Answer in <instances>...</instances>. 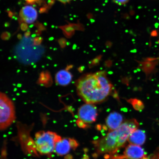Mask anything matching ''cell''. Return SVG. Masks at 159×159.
Returning <instances> with one entry per match:
<instances>
[{
  "instance_id": "obj_1",
  "label": "cell",
  "mask_w": 159,
  "mask_h": 159,
  "mask_svg": "<svg viewBox=\"0 0 159 159\" xmlns=\"http://www.w3.org/2000/svg\"><path fill=\"white\" fill-rule=\"evenodd\" d=\"M76 87L77 93L83 100L93 104L106 100L113 89L105 71L83 75L77 81Z\"/></svg>"
},
{
  "instance_id": "obj_2",
  "label": "cell",
  "mask_w": 159,
  "mask_h": 159,
  "mask_svg": "<svg viewBox=\"0 0 159 159\" xmlns=\"http://www.w3.org/2000/svg\"><path fill=\"white\" fill-rule=\"evenodd\" d=\"M139 123L132 119L123 122L116 130L109 132L106 136L93 142L97 154L112 156L126 143L129 135L138 128Z\"/></svg>"
},
{
  "instance_id": "obj_3",
  "label": "cell",
  "mask_w": 159,
  "mask_h": 159,
  "mask_svg": "<svg viewBox=\"0 0 159 159\" xmlns=\"http://www.w3.org/2000/svg\"><path fill=\"white\" fill-rule=\"evenodd\" d=\"M61 137L51 131H40L35 135V148L39 153L47 155L54 152L56 143Z\"/></svg>"
},
{
  "instance_id": "obj_4",
  "label": "cell",
  "mask_w": 159,
  "mask_h": 159,
  "mask_svg": "<svg viewBox=\"0 0 159 159\" xmlns=\"http://www.w3.org/2000/svg\"><path fill=\"white\" fill-rule=\"evenodd\" d=\"M15 109L12 101L4 93L0 95V129L4 131L15 122Z\"/></svg>"
},
{
  "instance_id": "obj_5",
  "label": "cell",
  "mask_w": 159,
  "mask_h": 159,
  "mask_svg": "<svg viewBox=\"0 0 159 159\" xmlns=\"http://www.w3.org/2000/svg\"><path fill=\"white\" fill-rule=\"evenodd\" d=\"M78 116L79 119L85 124H91L96 121L98 116L96 107L89 103L83 105L79 109Z\"/></svg>"
},
{
  "instance_id": "obj_6",
  "label": "cell",
  "mask_w": 159,
  "mask_h": 159,
  "mask_svg": "<svg viewBox=\"0 0 159 159\" xmlns=\"http://www.w3.org/2000/svg\"><path fill=\"white\" fill-rule=\"evenodd\" d=\"M145 156L144 150L140 146L130 144L125 148L124 155L118 157L116 159H142Z\"/></svg>"
},
{
  "instance_id": "obj_7",
  "label": "cell",
  "mask_w": 159,
  "mask_h": 159,
  "mask_svg": "<svg viewBox=\"0 0 159 159\" xmlns=\"http://www.w3.org/2000/svg\"><path fill=\"white\" fill-rule=\"evenodd\" d=\"M36 10L31 6H26L21 10L20 16L23 20L27 24L33 23L37 17Z\"/></svg>"
},
{
  "instance_id": "obj_8",
  "label": "cell",
  "mask_w": 159,
  "mask_h": 159,
  "mask_svg": "<svg viewBox=\"0 0 159 159\" xmlns=\"http://www.w3.org/2000/svg\"><path fill=\"white\" fill-rule=\"evenodd\" d=\"M123 123V117L118 112H114L110 113L107 116L106 124L109 132L116 130Z\"/></svg>"
},
{
  "instance_id": "obj_9",
  "label": "cell",
  "mask_w": 159,
  "mask_h": 159,
  "mask_svg": "<svg viewBox=\"0 0 159 159\" xmlns=\"http://www.w3.org/2000/svg\"><path fill=\"white\" fill-rule=\"evenodd\" d=\"M72 148L71 139L61 138L56 143L54 152L59 156L68 153Z\"/></svg>"
},
{
  "instance_id": "obj_10",
  "label": "cell",
  "mask_w": 159,
  "mask_h": 159,
  "mask_svg": "<svg viewBox=\"0 0 159 159\" xmlns=\"http://www.w3.org/2000/svg\"><path fill=\"white\" fill-rule=\"evenodd\" d=\"M146 138V134L144 131L137 129L131 133L128 141L131 144L141 146L144 143Z\"/></svg>"
},
{
  "instance_id": "obj_11",
  "label": "cell",
  "mask_w": 159,
  "mask_h": 159,
  "mask_svg": "<svg viewBox=\"0 0 159 159\" xmlns=\"http://www.w3.org/2000/svg\"><path fill=\"white\" fill-rule=\"evenodd\" d=\"M72 75L69 71L63 70L58 71L56 75V80L58 84L63 86L68 85L72 80Z\"/></svg>"
},
{
  "instance_id": "obj_12",
  "label": "cell",
  "mask_w": 159,
  "mask_h": 159,
  "mask_svg": "<svg viewBox=\"0 0 159 159\" xmlns=\"http://www.w3.org/2000/svg\"><path fill=\"white\" fill-rule=\"evenodd\" d=\"M129 102L132 104L134 108L137 110H141L144 108L143 104L142 101L138 100V99H129Z\"/></svg>"
},
{
  "instance_id": "obj_13",
  "label": "cell",
  "mask_w": 159,
  "mask_h": 159,
  "mask_svg": "<svg viewBox=\"0 0 159 159\" xmlns=\"http://www.w3.org/2000/svg\"><path fill=\"white\" fill-rule=\"evenodd\" d=\"M77 124L80 128H85L87 126V124L79 119L77 121Z\"/></svg>"
},
{
  "instance_id": "obj_14",
  "label": "cell",
  "mask_w": 159,
  "mask_h": 159,
  "mask_svg": "<svg viewBox=\"0 0 159 159\" xmlns=\"http://www.w3.org/2000/svg\"><path fill=\"white\" fill-rule=\"evenodd\" d=\"M113 1L117 5H122L128 3L129 0H113Z\"/></svg>"
},
{
  "instance_id": "obj_15",
  "label": "cell",
  "mask_w": 159,
  "mask_h": 159,
  "mask_svg": "<svg viewBox=\"0 0 159 159\" xmlns=\"http://www.w3.org/2000/svg\"><path fill=\"white\" fill-rule=\"evenodd\" d=\"M47 7H44L41 8L39 10L40 13H43L47 11Z\"/></svg>"
},
{
  "instance_id": "obj_16",
  "label": "cell",
  "mask_w": 159,
  "mask_h": 159,
  "mask_svg": "<svg viewBox=\"0 0 159 159\" xmlns=\"http://www.w3.org/2000/svg\"><path fill=\"white\" fill-rule=\"evenodd\" d=\"M142 159H156V158H155V157L152 154L149 157H147L146 156H145Z\"/></svg>"
},
{
  "instance_id": "obj_17",
  "label": "cell",
  "mask_w": 159,
  "mask_h": 159,
  "mask_svg": "<svg viewBox=\"0 0 159 159\" xmlns=\"http://www.w3.org/2000/svg\"><path fill=\"white\" fill-rule=\"evenodd\" d=\"M26 1L27 3L30 4H34L36 0H25Z\"/></svg>"
},
{
  "instance_id": "obj_18",
  "label": "cell",
  "mask_w": 159,
  "mask_h": 159,
  "mask_svg": "<svg viewBox=\"0 0 159 159\" xmlns=\"http://www.w3.org/2000/svg\"><path fill=\"white\" fill-rule=\"evenodd\" d=\"M57 1L61 2V3H66L69 2H70L72 1V0H57Z\"/></svg>"
},
{
  "instance_id": "obj_19",
  "label": "cell",
  "mask_w": 159,
  "mask_h": 159,
  "mask_svg": "<svg viewBox=\"0 0 159 159\" xmlns=\"http://www.w3.org/2000/svg\"><path fill=\"white\" fill-rule=\"evenodd\" d=\"M8 15L9 16L11 17H12L13 16V13H12L11 12V11H8Z\"/></svg>"
},
{
  "instance_id": "obj_20",
  "label": "cell",
  "mask_w": 159,
  "mask_h": 159,
  "mask_svg": "<svg viewBox=\"0 0 159 159\" xmlns=\"http://www.w3.org/2000/svg\"><path fill=\"white\" fill-rule=\"evenodd\" d=\"M86 159H88V158H86Z\"/></svg>"
}]
</instances>
